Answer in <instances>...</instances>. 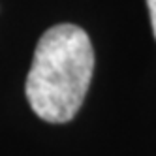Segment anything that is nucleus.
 <instances>
[{
    "mask_svg": "<svg viewBox=\"0 0 156 156\" xmlns=\"http://www.w3.org/2000/svg\"><path fill=\"white\" fill-rule=\"evenodd\" d=\"M94 72V49L77 25L62 23L43 32L27 75L25 94L45 122L64 124L81 109Z\"/></svg>",
    "mask_w": 156,
    "mask_h": 156,
    "instance_id": "1",
    "label": "nucleus"
},
{
    "mask_svg": "<svg viewBox=\"0 0 156 156\" xmlns=\"http://www.w3.org/2000/svg\"><path fill=\"white\" fill-rule=\"evenodd\" d=\"M149 6V15H151V27H152V34L156 38V0H147Z\"/></svg>",
    "mask_w": 156,
    "mask_h": 156,
    "instance_id": "2",
    "label": "nucleus"
}]
</instances>
